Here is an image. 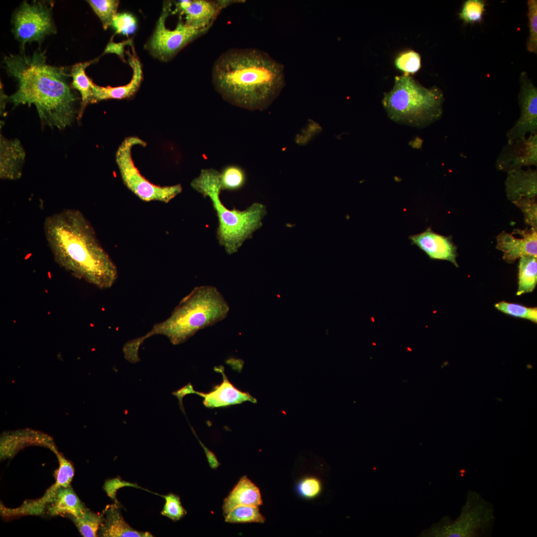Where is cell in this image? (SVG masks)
Here are the masks:
<instances>
[{"mask_svg": "<svg viewBox=\"0 0 537 537\" xmlns=\"http://www.w3.org/2000/svg\"><path fill=\"white\" fill-rule=\"evenodd\" d=\"M444 101L439 88H426L404 74L395 77L392 89L384 93L382 102L393 121L422 128L441 118Z\"/></svg>", "mask_w": 537, "mask_h": 537, "instance_id": "obj_6", "label": "cell"}, {"mask_svg": "<svg viewBox=\"0 0 537 537\" xmlns=\"http://www.w3.org/2000/svg\"><path fill=\"white\" fill-rule=\"evenodd\" d=\"M160 495L165 500L164 508L161 513L162 515L174 521H177L186 514V511L183 507L178 495L172 493Z\"/></svg>", "mask_w": 537, "mask_h": 537, "instance_id": "obj_32", "label": "cell"}, {"mask_svg": "<svg viewBox=\"0 0 537 537\" xmlns=\"http://www.w3.org/2000/svg\"><path fill=\"white\" fill-rule=\"evenodd\" d=\"M12 32L24 51L27 43L41 42L46 36L56 33L51 8L42 1L31 3L24 1L14 12Z\"/></svg>", "mask_w": 537, "mask_h": 537, "instance_id": "obj_10", "label": "cell"}, {"mask_svg": "<svg viewBox=\"0 0 537 537\" xmlns=\"http://www.w3.org/2000/svg\"><path fill=\"white\" fill-rule=\"evenodd\" d=\"M413 245L419 247L431 259L446 260L457 267L456 247L449 237L434 232L431 228L409 237Z\"/></svg>", "mask_w": 537, "mask_h": 537, "instance_id": "obj_17", "label": "cell"}, {"mask_svg": "<svg viewBox=\"0 0 537 537\" xmlns=\"http://www.w3.org/2000/svg\"><path fill=\"white\" fill-rule=\"evenodd\" d=\"M243 0H187L176 3V11L182 16L188 26L197 29H208L221 11L227 6Z\"/></svg>", "mask_w": 537, "mask_h": 537, "instance_id": "obj_12", "label": "cell"}, {"mask_svg": "<svg viewBox=\"0 0 537 537\" xmlns=\"http://www.w3.org/2000/svg\"><path fill=\"white\" fill-rule=\"evenodd\" d=\"M194 391V390L193 385L191 383H188L187 385L172 393V394L176 396L178 399L179 407L184 414L185 412L182 404V399L184 396L186 395L193 394Z\"/></svg>", "mask_w": 537, "mask_h": 537, "instance_id": "obj_37", "label": "cell"}, {"mask_svg": "<svg viewBox=\"0 0 537 537\" xmlns=\"http://www.w3.org/2000/svg\"><path fill=\"white\" fill-rule=\"evenodd\" d=\"M216 371L221 373L222 381L214 386L213 389L207 393L198 392L196 394L203 398V404L207 408H213L227 407L241 404L246 401L256 403L257 400L250 393L237 388L228 379L225 373L223 366L215 367Z\"/></svg>", "mask_w": 537, "mask_h": 537, "instance_id": "obj_16", "label": "cell"}, {"mask_svg": "<svg viewBox=\"0 0 537 537\" xmlns=\"http://www.w3.org/2000/svg\"><path fill=\"white\" fill-rule=\"evenodd\" d=\"M518 231L520 237L504 231L496 237V249L503 252V259L508 263L525 256L537 257V229Z\"/></svg>", "mask_w": 537, "mask_h": 537, "instance_id": "obj_14", "label": "cell"}, {"mask_svg": "<svg viewBox=\"0 0 537 537\" xmlns=\"http://www.w3.org/2000/svg\"><path fill=\"white\" fill-rule=\"evenodd\" d=\"M220 178L222 190L238 189L243 186L246 180L244 172L236 166L225 167L220 173Z\"/></svg>", "mask_w": 537, "mask_h": 537, "instance_id": "obj_28", "label": "cell"}, {"mask_svg": "<svg viewBox=\"0 0 537 537\" xmlns=\"http://www.w3.org/2000/svg\"><path fill=\"white\" fill-rule=\"evenodd\" d=\"M44 232L54 259L60 267L100 289L114 284L118 277L117 267L80 211L66 209L47 216Z\"/></svg>", "mask_w": 537, "mask_h": 537, "instance_id": "obj_2", "label": "cell"}, {"mask_svg": "<svg viewBox=\"0 0 537 537\" xmlns=\"http://www.w3.org/2000/svg\"><path fill=\"white\" fill-rule=\"evenodd\" d=\"M103 520L99 527L98 536L102 537H153L148 532H141L133 529L124 520L120 512L119 504L108 505L103 511Z\"/></svg>", "mask_w": 537, "mask_h": 537, "instance_id": "obj_20", "label": "cell"}, {"mask_svg": "<svg viewBox=\"0 0 537 537\" xmlns=\"http://www.w3.org/2000/svg\"><path fill=\"white\" fill-rule=\"evenodd\" d=\"M496 169L508 172L537 166V134L529 135L503 147L496 161Z\"/></svg>", "mask_w": 537, "mask_h": 537, "instance_id": "obj_13", "label": "cell"}, {"mask_svg": "<svg viewBox=\"0 0 537 537\" xmlns=\"http://www.w3.org/2000/svg\"><path fill=\"white\" fill-rule=\"evenodd\" d=\"M395 65L404 74H414L421 67V57L419 54L414 51H406L398 56L395 60Z\"/></svg>", "mask_w": 537, "mask_h": 537, "instance_id": "obj_33", "label": "cell"}, {"mask_svg": "<svg viewBox=\"0 0 537 537\" xmlns=\"http://www.w3.org/2000/svg\"><path fill=\"white\" fill-rule=\"evenodd\" d=\"M124 487L143 489L137 484L129 482L117 477L106 481L104 485V489L108 496L113 500L114 503L119 504L116 498V492L118 489Z\"/></svg>", "mask_w": 537, "mask_h": 537, "instance_id": "obj_36", "label": "cell"}, {"mask_svg": "<svg viewBox=\"0 0 537 537\" xmlns=\"http://www.w3.org/2000/svg\"><path fill=\"white\" fill-rule=\"evenodd\" d=\"M520 90L518 101L521 114L506 133L508 144L524 138L527 135L537 134V89L523 72L520 77Z\"/></svg>", "mask_w": 537, "mask_h": 537, "instance_id": "obj_11", "label": "cell"}, {"mask_svg": "<svg viewBox=\"0 0 537 537\" xmlns=\"http://www.w3.org/2000/svg\"><path fill=\"white\" fill-rule=\"evenodd\" d=\"M298 489L303 497L308 499L313 498L320 493L321 484L318 479L313 477H307L299 482Z\"/></svg>", "mask_w": 537, "mask_h": 537, "instance_id": "obj_35", "label": "cell"}, {"mask_svg": "<svg viewBox=\"0 0 537 537\" xmlns=\"http://www.w3.org/2000/svg\"><path fill=\"white\" fill-rule=\"evenodd\" d=\"M537 257L525 256L520 258L519 264L517 295L531 292L537 283Z\"/></svg>", "mask_w": 537, "mask_h": 537, "instance_id": "obj_24", "label": "cell"}, {"mask_svg": "<svg viewBox=\"0 0 537 537\" xmlns=\"http://www.w3.org/2000/svg\"><path fill=\"white\" fill-rule=\"evenodd\" d=\"M97 61V59L75 64L72 67L71 75L72 78L71 86L78 90L81 95V103L78 113V118L82 116L87 105L91 103V87L93 83L86 74V69L90 65Z\"/></svg>", "mask_w": 537, "mask_h": 537, "instance_id": "obj_23", "label": "cell"}, {"mask_svg": "<svg viewBox=\"0 0 537 537\" xmlns=\"http://www.w3.org/2000/svg\"><path fill=\"white\" fill-rule=\"evenodd\" d=\"M25 152L17 139L8 140L0 134V178L16 180L21 178Z\"/></svg>", "mask_w": 537, "mask_h": 537, "instance_id": "obj_19", "label": "cell"}, {"mask_svg": "<svg viewBox=\"0 0 537 537\" xmlns=\"http://www.w3.org/2000/svg\"><path fill=\"white\" fill-rule=\"evenodd\" d=\"M283 66L255 48H232L214 62L212 81L226 101L249 110L268 107L285 83Z\"/></svg>", "mask_w": 537, "mask_h": 537, "instance_id": "obj_3", "label": "cell"}, {"mask_svg": "<svg viewBox=\"0 0 537 537\" xmlns=\"http://www.w3.org/2000/svg\"><path fill=\"white\" fill-rule=\"evenodd\" d=\"M529 35L527 42V49L531 53H537V1L529 0L527 2Z\"/></svg>", "mask_w": 537, "mask_h": 537, "instance_id": "obj_31", "label": "cell"}, {"mask_svg": "<svg viewBox=\"0 0 537 537\" xmlns=\"http://www.w3.org/2000/svg\"><path fill=\"white\" fill-rule=\"evenodd\" d=\"M485 3L481 0H467L463 3L459 13V18L466 23L472 24L481 21Z\"/></svg>", "mask_w": 537, "mask_h": 537, "instance_id": "obj_30", "label": "cell"}, {"mask_svg": "<svg viewBox=\"0 0 537 537\" xmlns=\"http://www.w3.org/2000/svg\"><path fill=\"white\" fill-rule=\"evenodd\" d=\"M171 8L170 2L164 3L155 31L145 45L153 57L163 61L171 59L188 43L209 30L192 27L182 21L178 22L175 29H168L165 26V21Z\"/></svg>", "mask_w": 537, "mask_h": 537, "instance_id": "obj_9", "label": "cell"}, {"mask_svg": "<svg viewBox=\"0 0 537 537\" xmlns=\"http://www.w3.org/2000/svg\"><path fill=\"white\" fill-rule=\"evenodd\" d=\"M229 309L228 303L216 287L197 286L182 298L167 319L155 324L144 335L134 339L141 346L146 339L161 335L174 345L181 344L200 330L224 319Z\"/></svg>", "mask_w": 537, "mask_h": 537, "instance_id": "obj_4", "label": "cell"}, {"mask_svg": "<svg viewBox=\"0 0 537 537\" xmlns=\"http://www.w3.org/2000/svg\"><path fill=\"white\" fill-rule=\"evenodd\" d=\"M505 184L507 198L518 207L537 201V170L529 168L509 171Z\"/></svg>", "mask_w": 537, "mask_h": 537, "instance_id": "obj_15", "label": "cell"}, {"mask_svg": "<svg viewBox=\"0 0 537 537\" xmlns=\"http://www.w3.org/2000/svg\"><path fill=\"white\" fill-rule=\"evenodd\" d=\"M191 186L204 197H208L218 219L217 238L229 255L237 252L245 240L262 226L267 214L265 205L254 203L244 210L228 209L221 202L222 190L220 173L213 169H203L190 183Z\"/></svg>", "mask_w": 537, "mask_h": 537, "instance_id": "obj_5", "label": "cell"}, {"mask_svg": "<svg viewBox=\"0 0 537 537\" xmlns=\"http://www.w3.org/2000/svg\"><path fill=\"white\" fill-rule=\"evenodd\" d=\"M224 517L226 522L232 524H263L265 522V518L260 512L259 507L251 506L237 507L224 516Z\"/></svg>", "mask_w": 537, "mask_h": 537, "instance_id": "obj_26", "label": "cell"}, {"mask_svg": "<svg viewBox=\"0 0 537 537\" xmlns=\"http://www.w3.org/2000/svg\"><path fill=\"white\" fill-rule=\"evenodd\" d=\"M87 509L70 486L61 487L57 491L55 500L48 508L51 516L67 515L70 516H81Z\"/></svg>", "mask_w": 537, "mask_h": 537, "instance_id": "obj_22", "label": "cell"}, {"mask_svg": "<svg viewBox=\"0 0 537 537\" xmlns=\"http://www.w3.org/2000/svg\"><path fill=\"white\" fill-rule=\"evenodd\" d=\"M143 144L145 145L140 138L129 137L126 138L118 147L115 159L121 179L126 186L141 200L168 203L181 192V185H157L140 174L133 161L132 149L135 145Z\"/></svg>", "mask_w": 537, "mask_h": 537, "instance_id": "obj_8", "label": "cell"}, {"mask_svg": "<svg viewBox=\"0 0 537 537\" xmlns=\"http://www.w3.org/2000/svg\"><path fill=\"white\" fill-rule=\"evenodd\" d=\"M493 504L480 493L467 492L458 516L453 520L444 516L437 523L422 531V537H489L496 522Z\"/></svg>", "mask_w": 537, "mask_h": 537, "instance_id": "obj_7", "label": "cell"}, {"mask_svg": "<svg viewBox=\"0 0 537 537\" xmlns=\"http://www.w3.org/2000/svg\"><path fill=\"white\" fill-rule=\"evenodd\" d=\"M87 1L99 18L104 30L112 25L113 18L117 14L118 0H89Z\"/></svg>", "mask_w": 537, "mask_h": 537, "instance_id": "obj_27", "label": "cell"}, {"mask_svg": "<svg viewBox=\"0 0 537 537\" xmlns=\"http://www.w3.org/2000/svg\"><path fill=\"white\" fill-rule=\"evenodd\" d=\"M70 517L83 537L98 536V530L103 520L102 514H96L87 508L81 516Z\"/></svg>", "mask_w": 537, "mask_h": 537, "instance_id": "obj_25", "label": "cell"}, {"mask_svg": "<svg viewBox=\"0 0 537 537\" xmlns=\"http://www.w3.org/2000/svg\"><path fill=\"white\" fill-rule=\"evenodd\" d=\"M116 33L124 35L132 34L137 28V20L131 13H117L113 18L112 25Z\"/></svg>", "mask_w": 537, "mask_h": 537, "instance_id": "obj_34", "label": "cell"}, {"mask_svg": "<svg viewBox=\"0 0 537 537\" xmlns=\"http://www.w3.org/2000/svg\"><path fill=\"white\" fill-rule=\"evenodd\" d=\"M499 311L508 315L537 322V308L528 307L521 304L500 301L495 305Z\"/></svg>", "mask_w": 537, "mask_h": 537, "instance_id": "obj_29", "label": "cell"}, {"mask_svg": "<svg viewBox=\"0 0 537 537\" xmlns=\"http://www.w3.org/2000/svg\"><path fill=\"white\" fill-rule=\"evenodd\" d=\"M130 41H128L124 43H115L112 41H110L105 49L104 54L108 53H115L123 58V47L125 44L130 43Z\"/></svg>", "mask_w": 537, "mask_h": 537, "instance_id": "obj_39", "label": "cell"}, {"mask_svg": "<svg viewBox=\"0 0 537 537\" xmlns=\"http://www.w3.org/2000/svg\"><path fill=\"white\" fill-rule=\"evenodd\" d=\"M263 500L259 488L246 475L242 476L228 496L222 505L224 516L235 508L241 506L259 507Z\"/></svg>", "mask_w": 537, "mask_h": 537, "instance_id": "obj_21", "label": "cell"}, {"mask_svg": "<svg viewBox=\"0 0 537 537\" xmlns=\"http://www.w3.org/2000/svg\"><path fill=\"white\" fill-rule=\"evenodd\" d=\"M45 53L37 50L27 55L21 51L4 57L6 71L18 84L7 101L14 106L34 104L43 125L62 130L77 117L79 98L68 82L71 75L63 67L48 65Z\"/></svg>", "mask_w": 537, "mask_h": 537, "instance_id": "obj_1", "label": "cell"}, {"mask_svg": "<svg viewBox=\"0 0 537 537\" xmlns=\"http://www.w3.org/2000/svg\"><path fill=\"white\" fill-rule=\"evenodd\" d=\"M191 429L204 450L210 467L212 469H216L218 467V466L220 465V463L217 460V458L215 454L210 450H209L206 447H205L204 444L202 443V442L199 440L192 427Z\"/></svg>", "mask_w": 537, "mask_h": 537, "instance_id": "obj_38", "label": "cell"}, {"mask_svg": "<svg viewBox=\"0 0 537 537\" xmlns=\"http://www.w3.org/2000/svg\"><path fill=\"white\" fill-rule=\"evenodd\" d=\"M134 49L133 54L127 52L128 62L132 68L133 74L131 81L126 85L117 87H100L92 84L91 103L108 99H123L133 95L139 89L143 78L141 64L137 57Z\"/></svg>", "mask_w": 537, "mask_h": 537, "instance_id": "obj_18", "label": "cell"}]
</instances>
